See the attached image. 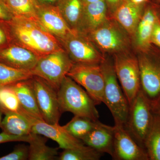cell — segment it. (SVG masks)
Listing matches in <instances>:
<instances>
[{"instance_id":"obj_1","label":"cell","mask_w":160,"mask_h":160,"mask_svg":"<svg viewBox=\"0 0 160 160\" xmlns=\"http://www.w3.org/2000/svg\"><path fill=\"white\" fill-rule=\"evenodd\" d=\"M9 22L18 45L29 49L40 58L63 49L58 39L33 19L15 16Z\"/></svg>"},{"instance_id":"obj_2","label":"cell","mask_w":160,"mask_h":160,"mask_svg":"<svg viewBox=\"0 0 160 160\" xmlns=\"http://www.w3.org/2000/svg\"><path fill=\"white\" fill-rule=\"evenodd\" d=\"M62 113L69 112L74 116L85 117L98 121L99 115L94 101L71 78L66 76L57 91Z\"/></svg>"},{"instance_id":"obj_3","label":"cell","mask_w":160,"mask_h":160,"mask_svg":"<svg viewBox=\"0 0 160 160\" xmlns=\"http://www.w3.org/2000/svg\"><path fill=\"white\" fill-rule=\"evenodd\" d=\"M101 65L105 81L103 103L111 112L115 125L124 126L129 106L116 74L112 56H106Z\"/></svg>"},{"instance_id":"obj_4","label":"cell","mask_w":160,"mask_h":160,"mask_svg":"<svg viewBox=\"0 0 160 160\" xmlns=\"http://www.w3.org/2000/svg\"><path fill=\"white\" fill-rule=\"evenodd\" d=\"M86 36L105 56L134 50L131 37L112 18Z\"/></svg>"},{"instance_id":"obj_5","label":"cell","mask_w":160,"mask_h":160,"mask_svg":"<svg viewBox=\"0 0 160 160\" xmlns=\"http://www.w3.org/2000/svg\"><path fill=\"white\" fill-rule=\"evenodd\" d=\"M138 61L141 90L151 104L160 96V48L153 44L136 52Z\"/></svg>"},{"instance_id":"obj_6","label":"cell","mask_w":160,"mask_h":160,"mask_svg":"<svg viewBox=\"0 0 160 160\" xmlns=\"http://www.w3.org/2000/svg\"><path fill=\"white\" fill-rule=\"evenodd\" d=\"M154 118L151 103L140 89L129 106L124 127L135 142L145 149V142L152 127Z\"/></svg>"},{"instance_id":"obj_7","label":"cell","mask_w":160,"mask_h":160,"mask_svg":"<svg viewBox=\"0 0 160 160\" xmlns=\"http://www.w3.org/2000/svg\"><path fill=\"white\" fill-rule=\"evenodd\" d=\"M115 71L130 106L141 89L138 61L134 50L112 56Z\"/></svg>"},{"instance_id":"obj_8","label":"cell","mask_w":160,"mask_h":160,"mask_svg":"<svg viewBox=\"0 0 160 160\" xmlns=\"http://www.w3.org/2000/svg\"><path fill=\"white\" fill-rule=\"evenodd\" d=\"M73 64L62 49L39 58L31 71L33 76L42 78L58 91Z\"/></svg>"},{"instance_id":"obj_9","label":"cell","mask_w":160,"mask_h":160,"mask_svg":"<svg viewBox=\"0 0 160 160\" xmlns=\"http://www.w3.org/2000/svg\"><path fill=\"white\" fill-rule=\"evenodd\" d=\"M67 76L84 87L96 105L103 103L105 81L101 64L73 63Z\"/></svg>"},{"instance_id":"obj_10","label":"cell","mask_w":160,"mask_h":160,"mask_svg":"<svg viewBox=\"0 0 160 160\" xmlns=\"http://www.w3.org/2000/svg\"><path fill=\"white\" fill-rule=\"evenodd\" d=\"M59 42L73 63L101 64L106 58L89 38L77 32Z\"/></svg>"},{"instance_id":"obj_11","label":"cell","mask_w":160,"mask_h":160,"mask_svg":"<svg viewBox=\"0 0 160 160\" xmlns=\"http://www.w3.org/2000/svg\"><path fill=\"white\" fill-rule=\"evenodd\" d=\"M30 80L43 121L49 124H59L62 113L57 91L42 78L33 76Z\"/></svg>"},{"instance_id":"obj_12","label":"cell","mask_w":160,"mask_h":160,"mask_svg":"<svg viewBox=\"0 0 160 160\" xmlns=\"http://www.w3.org/2000/svg\"><path fill=\"white\" fill-rule=\"evenodd\" d=\"M159 18L160 5L149 0L146 3L144 12L132 40L135 51L146 50L151 46L152 34L155 24Z\"/></svg>"},{"instance_id":"obj_13","label":"cell","mask_w":160,"mask_h":160,"mask_svg":"<svg viewBox=\"0 0 160 160\" xmlns=\"http://www.w3.org/2000/svg\"><path fill=\"white\" fill-rule=\"evenodd\" d=\"M113 153L116 160H149L145 149L138 144L124 126L114 125Z\"/></svg>"},{"instance_id":"obj_14","label":"cell","mask_w":160,"mask_h":160,"mask_svg":"<svg viewBox=\"0 0 160 160\" xmlns=\"http://www.w3.org/2000/svg\"><path fill=\"white\" fill-rule=\"evenodd\" d=\"M34 20L59 41L76 32L69 28L57 5L38 6Z\"/></svg>"},{"instance_id":"obj_15","label":"cell","mask_w":160,"mask_h":160,"mask_svg":"<svg viewBox=\"0 0 160 160\" xmlns=\"http://www.w3.org/2000/svg\"><path fill=\"white\" fill-rule=\"evenodd\" d=\"M32 132L42 135L57 142L63 149H73L85 145L82 140L69 133L59 124H49L43 120L32 117Z\"/></svg>"},{"instance_id":"obj_16","label":"cell","mask_w":160,"mask_h":160,"mask_svg":"<svg viewBox=\"0 0 160 160\" xmlns=\"http://www.w3.org/2000/svg\"><path fill=\"white\" fill-rule=\"evenodd\" d=\"M39 57L20 45H12L0 50V62L16 69L31 70Z\"/></svg>"},{"instance_id":"obj_17","label":"cell","mask_w":160,"mask_h":160,"mask_svg":"<svg viewBox=\"0 0 160 160\" xmlns=\"http://www.w3.org/2000/svg\"><path fill=\"white\" fill-rule=\"evenodd\" d=\"M109 18L104 0L86 4L77 32L86 35L102 26Z\"/></svg>"},{"instance_id":"obj_18","label":"cell","mask_w":160,"mask_h":160,"mask_svg":"<svg viewBox=\"0 0 160 160\" xmlns=\"http://www.w3.org/2000/svg\"><path fill=\"white\" fill-rule=\"evenodd\" d=\"M146 3L136 4L129 0H125L111 18L122 26L132 40L144 12Z\"/></svg>"},{"instance_id":"obj_19","label":"cell","mask_w":160,"mask_h":160,"mask_svg":"<svg viewBox=\"0 0 160 160\" xmlns=\"http://www.w3.org/2000/svg\"><path fill=\"white\" fill-rule=\"evenodd\" d=\"M114 126L105 125L100 122L90 133L81 139L85 145L102 153H113Z\"/></svg>"},{"instance_id":"obj_20","label":"cell","mask_w":160,"mask_h":160,"mask_svg":"<svg viewBox=\"0 0 160 160\" xmlns=\"http://www.w3.org/2000/svg\"><path fill=\"white\" fill-rule=\"evenodd\" d=\"M5 115V117L0 123V128L3 132L18 136L31 134L33 117L28 112H10Z\"/></svg>"},{"instance_id":"obj_21","label":"cell","mask_w":160,"mask_h":160,"mask_svg":"<svg viewBox=\"0 0 160 160\" xmlns=\"http://www.w3.org/2000/svg\"><path fill=\"white\" fill-rule=\"evenodd\" d=\"M30 79L8 86L15 92L21 106L26 112L35 118L43 120L38 107Z\"/></svg>"},{"instance_id":"obj_22","label":"cell","mask_w":160,"mask_h":160,"mask_svg":"<svg viewBox=\"0 0 160 160\" xmlns=\"http://www.w3.org/2000/svg\"><path fill=\"white\" fill-rule=\"evenodd\" d=\"M48 138L32 132L28 143L29 160H53L57 159L59 148L50 147L46 145Z\"/></svg>"},{"instance_id":"obj_23","label":"cell","mask_w":160,"mask_h":160,"mask_svg":"<svg viewBox=\"0 0 160 160\" xmlns=\"http://www.w3.org/2000/svg\"><path fill=\"white\" fill-rule=\"evenodd\" d=\"M83 0H59L57 6L69 28L77 32L85 7Z\"/></svg>"},{"instance_id":"obj_24","label":"cell","mask_w":160,"mask_h":160,"mask_svg":"<svg viewBox=\"0 0 160 160\" xmlns=\"http://www.w3.org/2000/svg\"><path fill=\"white\" fill-rule=\"evenodd\" d=\"M100 122L99 120L94 121L85 117L74 116L63 127L72 136L81 140L92 131Z\"/></svg>"},{"instance_id":"obj_25","label":"cell","mask_w":160,"mask_h":160,"mask_svg":"<svg viewBox=\"0 0 160 160\" xmlns=\"http://www.w3.org/2000/svg\"><path fill=\"white\" fill-rule=\"evenodd\" d=\"M145 149L149 160H160V117L155 113L152 127L145 142Z\"/></svg>"},{"instance_id":"obj_26","label":"cell","mask_w":160,"mask_h":160,"mask_svg":"<svg viewBox=\"0 0 160 160\" xmlns=\"http://www.w3.org/2000/svg\"><path fill=\"white\" fill-rule=\"evenodd\" d=\"M0 109L4 114L10 112H26L21 106L15 92L9 86L0 87Z\"/></svg>"},{"instance_id":"obj_27","label":"cell","mask_w":160,"mask_h":160,"mask_svg":"<svg viewBox=\"0 0 160 160\" xmlns=\"http://www.w3.org/2000/svg\"><path fill=\"white\" fill-rule=\"evenodd\" d=\"M33 76L31 70L16 69L0 62V87L29 79Z\"/></svg>"},{"instance_id":"obj_28","label":"cell","mask_w":160,"mask_h":160,"mask_svg":"<svg viewBox=\"0 0 160 160\" xmlns=\"http://www.w3.org/2000/svg\"><path fill=\"white\" fill-rule=\"evenodd\" d=\"M103 153L86 145L73 149H63L60 153L58 160H98Z\"/></svg>"},{"instance_id":"obj_29","label":"cell","mask_w":160,"mask_h":160,"mask_svg":"<svg viewBox=\"0 0 160 160\" xmlns=\"http://www.w3.org/2000/svg\"><path fill=\"white\" fill-rule=\"evenodd\" d=\"M6 2L14 17L33 19L39 6L35 0H6Z\"/></svg>"},{"instance_id":"obj_30","label":"cell","mask_w":160,"mask_h":160,"mask_svg":"<svg viewBox=\"0 0 160 160\" xmlns=\"http://www.w3.org/2000/svg\"><path fill=\"white\" fill-rule=\"evenodd\" d=\"M29 146L24 144H19L9 154L0 157V160H29Z\"/></svg>"},{"instance_id":"obj_31","label":"cell","mask_w":160,"mask_h":160,"mask_svg":"<svg viewBox=\"0 0 160 160\" xmlns=\"http://www.w3.org/2000/svg\"><path fill=\"white\" fill-rule=\"evenodd\" d=\"M30 134L25 136H18L2 132L0 133V144L13 142H24L28 143L30 139Z\"/></svg>"},{"instance_id":"obj_32","label":"cell","mask_w":160,"mask_h":160,"mask_svg":"<svg viewBox=\"0 0 160 160\" xmlns=\"http://www.w3.org/2000/svg\"><path fill=\"white\" fill-rule=\"evenodd\" d=\"M109 18H111L116 10L122 6L125 0H104Z\"/></svg>"},{"instance_id":"obj_33","label":"cell","mask_w":160,"mask_h":160,"mask_svg":"<svg viewBox=\"0 0 160 160\" xmlns=\"http://www.w3.org/2000/svg\"><path fill=\"white\" fill-rule=\"evenodd\" d=\"M14 17L4 0H0V20L9 22Z\"/></svg>"},{"instance_id":"obj_34","label":"cell","mask_w":160,"mask_h":160,"mask_svg":"<svg viewBox=\"0 0 160 160\" xmlns=\"http://www.w3.org/2000/svg\"><path fill=\"white\" fill-rule=\"evenodd\" d=\"M151 42L160 48V18L155 24L152 34Z\"/></svg>"},{"instance_id":"obj_35","label":"cell","mask_w":160,"mask_h":160,"mask_svg":"<svg viewBox=\"0 0 160 160\" xmlns=\"http://www.w3.org/2000/svg\"><path fill=\"white\" fill-rule=\"evenodd\" d=\"M39 6H50L57 5L59 0H35Z\"/></svg>"},{"instance_id":"obj_36","label":"cell","mask_w":160,"mask_h":160,"mask_svg":"<svg viewBox=\"0 0 160 160\" xmlns=\"http://www.w3.org/2000/svg\"><path fill=\"white\" fill-rule=\"evenodd\" d=\"M153 112L160 117V96L155 102L152 104Z\"/></svg>"},{"instance_id":"obj_37","label":"cell","mask_w":160,"mask_h":160,"mask_svg":"<svg viewBox=\"0 0 160 160\" xmlns=\"http://www.w3.org/2000/svg\"><path fill=\"white\" fill-rule=\"evenodd\" d=\"M7 41V36L2 29L0 28V46L6 44Z\"/></svg>"},{"instance_id":"obj_38","label":"cell","mask_w":160,"mask_h":160,"mask_svg":"<svg viewBox=\"0 0 160 160\" xmlns=\"http://www.w3.org/2000/svg\"><path fill=\"white\" fill-rule=\"evenodd\" d=\"M132 2L136 4H142L147 2L149 0H129Z\"/></svg>"},{"instance_id":"obj_39","label":"cell","mask_w":160,"mask_h":160,"mask_svg":"<svg viewBox=\"0 0 160 160\" xmlns=\"http://www.w3.org/2000/svg\"><path fill=\"white\" fill-rule=\"evenodd\" d=\"M100 0H83L85 4H88V3L94 2H98Z\"/></svg>"},{"instance_id":"obj_40","label":"cell","mask_w":160,"mask_h":160,"mask_svg":"<svg viewBox=\"0 0 160 160\" xmlns=\"http://www.w3.org/2000/svg\"><path fill=\"white\" fill-rule=\"evenodd\" d=\"M3 114V113L2 112V110H1V109H0V123H1L2 120V117Z\"/></svg>"},{"instance_id":"obj_41","label":"cell","mask_w":160,"mask_h":160,"mask_svg":"<svg viewBox=\"0 0 160 160\" xmlns=\"http://www.w3.org/2000/svg\"><path fill=\"white\" fill-rule=\"evenodd\" d=\"M151 1L153 2L156 3V4H159L160 3V0H151Z\"/></svg>"},{"instance_id":"obj_42","label":"cell","mask_w":160,"mask_h":160,"mask_svg":"<svg viewBox=\"0 0 160 160\" xmlns=\"http://www.w3.org/2000/svg\"><path fill=\"white\" fill-rule=\"evenodd\" d=\"M4 1H5V2H6V0H4Z\"/></svg>"},{"instance_id":"obj_43","label":"cell","mask_w":160,"mask_h":160,"mask_svg":"<svg viewBox=\"0 0 160 160\" xmlns=\"http://www.w3.org/2000/svg\"><path fill=\"white\" fill-rule=\"evenodd\" d=\"M159 4V5H160V3H159V4Z\"/></svg>"}]
</instances>
